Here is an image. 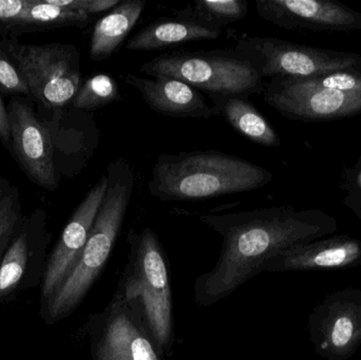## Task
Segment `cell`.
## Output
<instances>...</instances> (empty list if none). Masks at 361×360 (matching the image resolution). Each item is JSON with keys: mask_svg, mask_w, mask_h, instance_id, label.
<instances>
[{"mask_svg": "<svg viewBox=\"0 0 361 360\" xmlns=\"http://www.w3.org/2000/svg\"><path fill=\"white\" fill-rule=\"evenodd\" d=\"M200 220L222 238L214 268L195 279L193 296L210 306L235 293L284 249L326 238L338 230L337 220L318 209L271 207L235 213H205Z\"/></svg>", "mask_w": 361, "mask_h": 360, "instance_id": "6da1fadb", "label": "cell"}, {"mask_svg": "<svg viewBox=\"0 0 361 360\" xmlns=\"http://www.w3.org/2000/svg\"><path fill=\"white\" fill-rule=\"evenodd\" d=\"M273 173L250 161L216 150L162 154L148 192L163 202H187L264 187Z\"/></svg>", "mask_w": 361, "mask_h": 360, "instance_id": "7a4b0ae2", "label": "cell"}, {"mask_svg": "<svg viewBox=\"0 0 361 360\" xmlns=\"http://www.w3.org/2000/svg\"><path fill=\"white\" fill-rule=\"evenodd\" d=\"M108 185L86 245L72 272L40 318L52 325L73 314L105 268L126 217L135 190V175L125 159L112 161L107 168Z\"/></svg>", "mask_w": 361, "mask_h": 360, "instance_id": "3957f363", "label": "cell"}, {"mask_svg": "<svg viewBox=\"0 0 361 360\" xmlns=\"http://www.w3.org/2000/svg\"><path fill=\"white\" fill-rule=\"evenodd\" d=\"M128 262L116 291L139 309L150 333L166 356L175 345L173 292L164 249L150 228L128 232Z\"/></svg>", "mask_w": 361, "mask_h": 360, "instance_id": "277c9868", "label": "cell"}, {"mask_svg": "<svg viewBox=\"0 0 361 360\" xmlns=\"http://www.w3.org/2000/svg\"><path fill=\"white\" fill-rule=\"evenodd\" d=\"M150 77L182 80L209 95H250L264 92L262 77L250 59L238 51L164 53L143 63Z\"/></svg>", "mask_w": 361, "mask_h": 360, "instance_id": "5b68a950", "label": "cell"}, {"mask_svg": "<svg viewBox=\"0 0 361 360\" xmlns=\"http://www.w3.org/2000/svg\"><path fill=\"white\" fill-rule=\"evenodd\" d=\"M8 53L25 78L32 99L42 109L71 105L82 85L80 51L73 44H27L18 38L2 37Z\"/></svg>", "mask_w": 361, "mask_h": 360, "instance_id": "8992f818", "label": "cell"}, {"mask_svg": "<svg viewBox=\"0 0 361 360\" xmlns=\"http://www.w3.org/2000/svg\"><path fill=\"white\" fill-rule=\"evenodd\" d=\"M82 334L92 360H166L139 309L118 291L104 310L89 315Z\"/></svg>", "mask_w": 361, "mask_h": 360, "instance_id": "52a82bcc", "label": "cell"}, {"mask_svg": "<svg viewBox=\"0 0 361 360\" xmlns=\"http://www.w3.org/2000/svg\"><path fill=\"white\" fill-rule=\"evenodd\" d=\"M235 51L250 59L261 77L307 78L356 67L354 53L300 46L269 37H245Z\"/></svg>", "mask_w": 361, "mask_h": 360, "instance_id": "ba28073f", "label": "cell"}, {"mask_svg": "<svg viewBox=\"0 0 361 360\" xmlns=\"http://www.w3.org/2000/svg\"><path fill=\"white\" fill-rule=\"evenodd\" d=\"M52 234L42 207L23 216L0 262V304L14 302L23 292L42 287Z\"/></svg>", "mask_w": 361, "mask_h": 360, "instance_id": "9c48e42d", "label": "cell"}, {"mask_svg": "<svg viewBox=\"0 0 361 360\" xmlns=\"http://www.w3.org/2000/svg\"><path fill=\"white\" fill-rule=\"evenodd\" d=\"M307 329L318 356L351 359L361 346V290L347 287L326 295L310 314Z\"/></svg>", "mask_w": 361, "mask_h": 360, "instance_id": "30bf717a", "label": "cell"}, {"mask_svg": "<svg viewBox=\"0 0 361 360\" xmlns=\"http://www.w3.org/2000/svg\"><path fill=\"white\" fill-rule=\"evenodd\" d=\"M34 101L14 97L8 104L12 154L15 162L32 183L48 192L59 188L50 135L38 118Z\"/></svg>", "mask_w": 361, "mask_h": 360, "instance_id": "8fae6325", "label": "cell"}, {"mask_svg": "<svg viewBox=\"0 0 361 360\" xmlns=\"http://www.w3.org/2000/svg\"><path fill=\"white\" fill-rule=\"evenodd\" d=\"M264 99L293 120H338L361 113V93L316 87L299 78H273L264 87Z\"/></svg>", "mask_w": 361, "mask_h": 360, "instance_id": "7c38bea8", "label": "cell"}, {"mask_svg": "<svg viewBox=\"0 0 361 360\" xmlns=\"http://www.w3.org/2000/svg\"><path fill=\"white\" fill-rule=\"evenodd\" d=\"M107 185L108 178L105 175L90 188L49 253L46 274L40 287V310L52 300L80 259L105 197Z\"/></svg>", "mask_w": 361, "mask_h": 360, "instance_id": "4fadbf2b", "label": "cell"}, {"mask_svg": "<svg viewBox=\"0 0 361 360\" xmlns=\"http://www.w3.org/2000/svg\"><path fill=\"white\" fill-rule=\"evenodd\" d=\"M257 12L265 20L292 31H355L361 14L331 0H257Z\"/></svg>", "mask_w": 361, "mask_h": 360, "instance_id": "5bb4252c", "label": "cell"}, {"mask_svg": "<svg viewBox=\"0 0 361 360\" xmlns=\"http://www.w3.org/2000/svg\"><path fill=\"white\" fill-rule=\"evenodd\" d=\"M361 266V240L349 235L293 245L271 258L264 272L345 270Z\"/></svg>", "mask_w": 361, "mask_h": 360, "instance_id": "9a60e30c", "label": "cell"}, {"mask_svg": "<svg viewBox=\"0 0 361 360\" xmlns=\"http://www.w3.org/2000/svg\"><path fill=\"white\" fill-rule=\"evenodd\" d=\"M127 85L135 88L154 111L178 118L209 120L216 116L199 90L171 77H142L128 73Z\"/></svg>", "mask_w": 361, "mask_h": 360, "instance_id": "2e32d148", "label": "cell"}, {"mask_svg": "<svg viewBox=\"0 0 361 360\" xmlns=\"http://www.w3.org/2000/svg\"><path fill=\"white\" fill-rule=\"evenodd\" d=\"M68 110L67 107L36 109L40 122L50 135L55 169L61 181L80 170L85 156L82 129L76 126L75 118Z\"/></svg>", "mask_w": 361, "mask_h": 360, "instance_id": "e0dca14e", "label": "cell"}, {"mask_svg": "<svg viewBox=\"0 0 361 360\" xmlns=\"http://www.w3.org/2000/svg\"><path fill=\"white\" fill-rule=\"evenodd\" d=\"M216 116H222L238 133L252 143L265 147L281 144L279 135L267 118L248 101L240 95H209Z\"/></svg>", "mask_w": 361, "mask_h": 360, "instance_id": "ac0fdd59", "label": "cell"}, {"mask_svg": "<svg viewBox=\"0 0 361 360\" xmlns=\"http://www.w3.org/2000/svg\"><path fill=\"white\" fill-rule=\"evenodd\" d=\"M145 6V0H125L99 19L91 35L90 58L102 61L111 56L140 20Z\"/></svg>", "mask_w": 361, "mask_h": 360, "instance_id": "d6986e66", "label": "cell"}, {"mask_svg": "<svg viewBox=\"0 0 361 360\" xmlns=\"http://www.w3.org/2000/svg\"><path fill=\"white\" fill-rule=\"evenodd\" d=\"M222 31L203 27L187 19H164L150 23L126 44L127 50L154 51L195 40L216 39Z\"/></svg>", "mask_w": 361, "mask_h": 360, "instance_id": "ffe728a7", "label": "cell"}, {"mask_svg": "<svg viewBox=\"0 0 361 360\" xmlns=\"http://www.w3.org/2000/svg\"><path fill=\"white\" fill-rule=\"evenodd\" d=\"M92 16L82 12L53 6L47 0H32L19 25L8 38H18L23 34L37 33L61 27H85Z\"/></svg>", "mask_w": 361, "mask_h": 360, "instance_id": "44dd1931", "label": "cell"}, {"mask_svg": "<svg viewBox=\"0 0 361 360\" xmlns=\"http://www.w3.org/2000/svg\"><path fill=\"white\" fill-rule=\"evenodd\" d=\"M247 12L246 0H197L180 11L179 18L221 31V27L243 19Z\"/></svg>", "mask_w": 361, "mask_h": 360, "instance_id": "7402d4cb", "label": "cell"}, {"mask_svg": "<svg viewBox=\"0 0 361 360\" xmlns=\"http://www.w3.org/2000/svg\"><path fill=\"white\" fill-rule=\"evenodd\" d=\"M120 99V91L114 78L108 74H95L80 85L71 107L78 111H94Z\"/></svg>", "mask_w": 361, "mask_h": 360, "instance_id": "603a6c76", "label": "cell"}, {"mask_svg": "<svg viewBox=\"0 0 361 360\" xmlns=\"http://www.w3.org/2000/svg\"><path fill=\"white\" fill-rule=\"evenodd\" d=\"M23 217L20 194L18 187L12 185L0 202V262L14 239Z\"/></svg>", "mask_w": 361, "mask_h": 360, "instance_id": "cb8c5ba5", "label": "cell"}, {"mask_svg": "<svg viewBox=\"0 0 361 360\" xmlns=\"http://www.w3.org/2000/svg\"><path fill=\"white\" fill-rule=\"evenodd\" d=\"M302 82L316 87L343 91V92L361 93V71L355 69L330 72L313 77L299 78Z\"/></svg>", "mask_w": 361, "mask_h": 360, "instance_id": "d4e9b609", "label": "cell"}, {"mask_svg": "<svg viewBox=\"0 0 361 360\" xmlns=\"http://www.w3.org/2000/svg\"><path fill=\"white\" fill-rule=\"evenodd\" d=\"M0 92L8 97H25L32 99L29 87L13 59L0 46Z\"/></svg>", "mask_w": 361, "mask_h": 360, "instance_id": "484cf974", "label": "cell"}, {"mask_svg": "<svg viewBox=\"0 0 361 360\" xmlns=\"http://www.w3.org/2000/svg\"><path fill=\"white\" fill-rule=\"evenodd\" d=\"M32 0H0V34L10 37L19 25Z\"/></svg>", "mask_w": 361, "mask_h": 360, "instance_id": "4316f807", "label": "cell"}, {"mask_svg": "<svg viewBox=\"0 0 361 360\" xmlns=\"http://www.w3.org/2000/svg\"><path fill=\"white\" fill-rule=\"evenodd\" d=\"M345 204L360 218L361 221V168L345 169L343 175Z\"/></svg>", "mask_w": 361, "mask_h": 360, "instance_id": "83f0119b", "label": "cell"}, {"mask_svg": "<svg viewBox=\"0 0 361 360\" xmlns=\"http://www.w3.org/2000/svg\"><path fill=\"white\" fill-rule=\"evenodd\" d=\"M53 6L92 15L116 8L121 0H47Z\"/></svg>", "mask_w": 361, "mask_h": 360, "instance_id": "f1b7e54d", "label": "cell"}, {"mask_svg": "<svg viewBox=\"0 0 361 360\" xmlns=\"http://www.w3.org/2000/svg\"><path fill=\"white\" fill-rule=\"evenodd\" d=\"M0 143L8 150V154H12L8 106L4 104L1 92H0Z\"/></svg>", "mask_w": 361, "mask_h": 360, "instance_id": "f546056e", "label": "cell"}, {"mask_svg": "<svg viewBox=\"0 0 361 360\" xmlns=\"http://www.w3.org/2000/svg\"><path fill=\"white\" fill-rule=\"evenodd\" d=\"M11 186H12V184L10 183L8 180L4 179V177H0V202L6 197V194H8Z\"/></svg>", "mask_w": 361, "mask_h": 360, "instance_id": "4dcf8cb0", "label": "cell"}, {"mask_svg": "<svg viewBox=\"0 0 361 360\" xmlns=\"http://www.w3.org/2000/svg\"><path fill=\"white\" fill-rule=\"evenodd\" d=\"M355 166L360 167V168H361V159L360 160V162H358L357 164L355 165Z\"/></svg>", "mask_w": 361, "mask_h": 360, "instance_id": "1f68e13d", "label": "cell"}]
</instances>
